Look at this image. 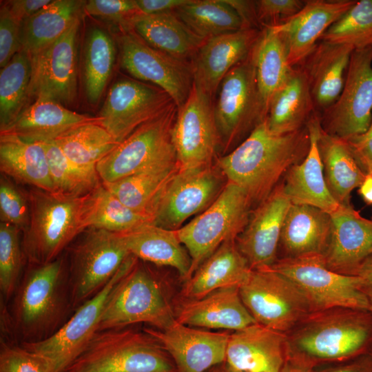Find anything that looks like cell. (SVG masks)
<instances>
[{
	"label": "cell",
	"instance_id": "6da1fadb",
	"mask_svg": "<svg viewBox=\"0 0 372 372\" xmlns=\"http://www.w3.org/2000/svg\"><path fill=\"white\" fill-rule=\"evenodd\" d=\"M310 145L307 125L285 134L272 133L265 118L216 166L227 180L244 190L252 204L265 200L281 177L307 156Z\"/></svg>",
	"mask_w": 372,
	"mask_h": 372
},
{
	"label": "cell",
	"instance_id": "7a4b0ae2",
	"mask_svg": "<svg viewBox=\"0 0 372 372\" xmlns=\"http://www.w3.org/2000/svg\"><path fill=\"white\" fill-rule=\"evenodd\" d=\"M287 338L288 353L313 365L372 351V311L336 308L312 313ZM301 323V322H300Z\"/></svg>",
	"mask_w": 372,
	"mask_h": 372
},
{
	"label": "cell",
	"instance_id": "3957f363",
	"mask_svg": "<svg viewBox=\"0 0 372 372\" xmlns=\"http://www.w3.org/2000/svg\"><path fill=\"white\" fill-rule=\"evenodd\" d=\"M85 196L34 187L30 190V219L21 242L24 256L32 265L54 260L85 230L82 219Z\"/></svg>",
	"mask_w": 372,
	"mask_h": 372
},
{
	"label": "cell",
	"instance_id": "277c9868",
	"mask_svg": "<svg viewBox=\"0 0 372 372\" xmlns=\"http://www.w3.org/2000/svg\"><path fill=\"white\" fill-rule=\"evenodd\" d=\"M63 372H174V367L147 333L117 328L97 331Z\"/></svg>",
	"mask_w": 372,
	"mask_h": 372
},
{
	"label": "cell",
	"instance_id": "5b68a950",
	"mask_svg": "<svg viewBox=\"0 0 372 372\" xmlns=\"http://www.w3.org/2000/svg\"><path fill=\"white\" fill-rule=\"evenodd\" d=\"M32 266L18 288L14 306L17 327L27 342L43 340L56 331L67 305L68 276L63 258Z\"/></svg>",
	"mask_w": 372,
	"mask_h": 372
},
{
	"label": "cell",
	"instance_id": "8992f818",
	"mask_svg": "<svg viewBox=\"0 0 372 372\" xmlns=\"http://www.w3.org/2000/svg\"><path fill=\"white\" fill-rule=\"evenodd\" d=\"M252 205L242 189L227 181L209 207L176 230L191 258L187 279L222 244L236 240L249 221Z\"/></svg>",
	"mask_w": 372,
	"mask_h": 372
},
{
	"label": "cell",
	"instance_id": "52a82bcc",
	"mask_svg": "<svg viewBox=\"0 0 372 372\" xmlns=\"http://www.w3.org/2000/svg\"><path fill=\"white\" fill-rule=\"evenodd\" d=\"M270 267L300 290L313 313L336 308L371 311L362 279L330 269L323 255L285 257Z\"/></svg>",
	"mask_w": 372,
	"mask_h": 372
},
{
	"label": "cell",
	"instance_id": "ba28073f",
	"mask_svg": "<svg viewBox=\"0 0 372 372\" xmlns=\"http://www.w3.org/2000/svg\"><path fill=\"white\" fill-rule=\"evenodd\" d=\"M137 260L111 293L99 331L140 322L163 330L176 320L160 282Z\"/></svg>",
	"mask_w": 372,
	"mask_h": 372
},
{
	"label": "cell",
	"instance_id": "9c48e42d",
	"mask_svg": "<svg viewBox=\"0 0 372 372\" xmlns=\"http://www.w3.org/2000/svg\"><path fill=\"white\" fill-rule=\"evenodd\" d=\"M216 94L214 114L220 148L226 154L266 118L258 89L252 52L229 71Z\"/></svg>",
	"mask_w": 372,
	"mask_h": 372
},
{
	"label": "cell",
	"instance_id": "30bf717a",
	"mask_svg": "<svg viewBox=\"0 0 372 372\" xmlns=\"http://www.w3.org/2000/svg\"><path fill=\"white\" fill-rule=\"evenodd\" d=\"M130 255L119 233L96 228L82 232L70 254L68 276L73 305L100 291Z\"/></svg>",
	"mask_w": 372,
	"mask_h": 372
},
{
	"label": "cell",
	"instance_id": "8fae6325",
	"mask_svg": "<svg viewBox=\"0 0 372 372\" xmlns=\"http://www.w3.org/2000/svg\"><path fill=\"white\" fill-rule=\"evenodd\" d=\"M239 292L257 323L284 333L313 313L300 290L271 267L252 269Z\"/></svg>",
	"mask_w": 372,
	"mask_h": 372
},
{
	"label": "cell",
	"instance_id": "7c38bea8",
	"mask_svg": "<svg viewBox=\"0 0 372 372\" xmlns=\"http://www.w3.org/2000/svg\"><path fill=\"white\" fill-rule=\"evenodd\" d=\"M178 107L173 104L144 123L96 165L103 183H112L155 164L177 161L172 128Z\"/></svg>",
	"mask_w": 372,
	"mask_h": 372
},
{
	"label": "cell",
	"instance_id": "4fadbf2b",
	"mask_svg": "<svg viewBox=\"0 0 372 372\" xmlns=\"http://www.w3.org/2000/svg\"><path fill=\"white\" fill-rule=\"evenodd\" d=\"M136 260L130 255L108 282L81 304L70 318L53 334L41 340L24 342L23 347L45 357L57 372H63L99 331L101 319L111 293Z\"/></svg>",
	"mask_w": 372,
	"mask_h": 372
},
{
	"label": "cell",
	"instance_id": "5bb4252c",
	"mask_svg": "<svg viewBox=\"0 0 372 372\" xmlns=\"http://www.w3.org/2000/svg\"><path fill=\"white\" fill-rule=\"evenodd\" d=\"M320 121L325 132L343 139L367 130L372 121V46L353 51L342 92Z\"/></svg>",
	"mask_w": 372,
	"mask_h": 372
},
{
	"label": "cell",
	"instance_id": "9a60e30c",
	"mask_svg": "<svg viewBox=\"0 0 372 372\" xmlns=\"http://www.w3.org/2000/svg\"><path fill=\"white\" fill-rule=\"evenodd\" d=\"M121 30L117 40L123 68L135 79L160 87L177 107L181 106L193 85L192 63L152 47L131 29Z\"/></svg>",
	"mask_w": 372,
	"mask_h": 372
},
{
	"label": "cell",
	"instance_id": "2e32d148",
	"mask_svg": "<svg viewBox=\"0 0 372 372\" xmlns=\"http://www.w3.org/2000/svg\"><path fill=\"white\" fill-rule=\"evenodd\" d=\"M216 166L180 168L154 209V225L177 230L192 216L203 212L219 196L227 182Z\"/></svg>",
	"mask_w": 372,
	"mask_h": 372
},
{
	"label": "cell",
	"instance_id": "e0dca14e",
	"mask_svg": "<svg viewBox=\"0 0 372 372\" xmlns=\"http://www.w3.org/2000/svg\"><path fill=\"white\" fill-rule=\"evenodd\" d=\"M80 19L54 42L30 56L28 99L50 100L68 107L77 98Z\"/></svg>",
	"mask_w": 372,
	"mask_h": 372
},
{
	"label": "cell",
	"instance_id": "ac0fdd59",
	"mask_svg": "<svg viewBox=\"0 0 372 372\" xmlns=\"http://www.w3.org/2000/svg\"><path fill=\"white\" fill-rule=\"evenodd\" d=\"M172 142L180 168L213 165L220 147L214 99L194 83L187 99L177 109Z\"/></svg>",
	"mask_w": 372,
	"mask_h": 372
},
{
	"label": "cell",
	"instance_id": "d6986e66",
	"mask_svg": "<svg viewBox=\"0 0 372 372\" xmlns=\"http://www.w3.org/2000/svg\"><path fill=\"white\" fill-rule=\"evenodd\" d=\"M173 104L168 94L156 85L121 79L110 87L97 116L100 125L121 143L141 125L158 116Z\"/></svg>",
	"mask_w": 372,
	"mask_h": 372
},
{
	"label": "cell",
	"instance_id": "ffe728a7",
	"mask_svg": "<svg viewBox=\"0 0 372 372\" xmlns=\"http://www.w3.org/2000/svg\"><path fill=\"white\" fill-rule=\"evenodd\" d=\"M144 331L172 358L177 372H206L225 361L227 332L194 329L176 320L165 329Z\"/></svg>",
	"mask_w": 372,
	"mask_h": 372
},
{
	"label": "cell",
	"instance_id": "44dd1931",
	"mask_svg": "<svg viewBox=\"0 0 372 372\" xmlns=\"http://www.w3.org/2000/svg\"><path fill=\"white\" fill-rule=\"evenodd\" d=\"M291 205L281 183L251 213L236 243L251 269L270 267L276 262L283 223Z\"/></svg>",
	"mask_w": 372,
	"mask_h": 372
},
{
	"label": "cell",
	"instance_id": "7402d4cb",
	"mask_svg": "<svg viewBox=\"0 0 372 372\" xmlns=\"http://www.w3.org/2000/svg\"><path fill=\"white\" fill-rule=\"evenodd\" d=\"M260 33L243 28L206 40L192 61L194 83L214 99L229 71L250 55Z\"/></svg>",
	"mask_w": 372,
	"mask_h": 372
},
{
	"label": "cell",
	"instance_id": "603a6c76",
	"mask_svg": "<svg viewBox=\"0 0 372 372\" xmlns=\"http://www.w3.org/2000/svg\"><path fill=\"white\" fill-rule=\"evenodd\" d=\"M356 2L354 0L305 1L300 11L285 23L272 26L281 37L291 68L300 65L327 29Z\"/></svg>",
	"mask_w": 372,
	"mask_h": 372
},
{
	"label": "cell",
	"instance_id": "cb8c5ba5",
	"mask_svg": "<svg viewBox=\"0 0 372 372\" xmlns=\"http://www.w3.org/2000/svg\"><path fill=\"white\" fill-rule=\"evenodd\" d=\"M287 356L285 333L255 323L229 335L225 362L235 372H281Z\"/></svg>",
	"mask_w": 372,
	"mask_h": 372
},
{
	"label": "cell",
	"instance_id": "d4e9b609",
	"mask_svg": "<svg viewBox=\"0 0 372 372\" xmlns=\"http://www.w3.org/2000/svg\"><path fill=\"white\" fill-rule=\"evenodd\" d=\"M328 247L323 255L330 269L355 276L362 262L372 256V219L363 217L351 205L333 213Z\"/></svg>",
	"mask_w": 372,
	"mask_h": 372
},
{
	"label": "cell",
	"instance_id": "484cf974",
	"mask_svg": "<svg viewBox=\"0 0 372 372\" xmlns=\"http://www.w3.org/2000/svg\"><path fill=\"white\" fill-rule=\"evenodd\" d=\"M307 125L310 138L308 153L287 172L282 183L283 191L291 204L313 206L331 214L340 205L330 193L324 175L318 148L320 116L315 113Z\"/></svg>",
	"mask_w": 372,
	"mask_h": 372
},
{
	"label": "cell",
	"instance_id": "4316f807",
	"mask_svg": "<svg viewBox=\"0 0 372 372\" xmlns=\"http://www.w3.org/2000/svg\"><path fill=\"white\" fill-rule=\"evenodd\" d=\"M101 123L98 116L80 114L50 100L29 104L0 134L11 135L31 143L52 141L80 125Z\"/></svg>",
	"mask_w": 372,
	"mask_h": 372
},
{
	"label": "cell",
	"instance_id": "83f0119b",
	"mask_svg": "<svg viewBox=\"0 0 372 372\" xmlns=\"http://www.w3.org/2000/svg\"><path fill=\"white\" fill-rule=\"evenodd\" d=\"M176 320L189 327L234 331L257 323L242 302L238 287L188 299L179 308Z\"/></svg>",
	"mask_w": 372,
	"mask_h": 372
},
{
	"label": "cell",
	"instance_id": "f1b7e54d",
	"mask_svg": "<svg viewBox=\"0 0 372 372\" xmlns=\"http://www.w3.org/2000/svg\"><path fill=\"white\" fill-rule=\"evenodd\" d=\"M354 49L320 41L300 66L307 77L316 109L324 110L339 97Z\"/></svg>",
	"mask_w": 372,
	"mask_h": 372
},
{
	"label": "cell",
	"instance_id": "f546056e",
	"mask_svg": "<svg viewBox=\"0 0 372 372\" xmlns=\"http://www.w3.org/2000/svg\"><path fill=\"white\" fill-rule=\"evenodd\" d=\"M251 270L236 240L227 241L185 280L182 293L187 299H198L218 289L239 288Z\"/></svg>",
	"mask_w": 372,
	"mask_h": 372
},
{
	"label": "cell",
	"instance_id": "4dcf8cb0",
	"mask_svg": "<svg viewBox=\"0 0 372 372\" xmlns=\"http://www.w3.org/2000/svg\"><path fill=\"white\" fill-rule=\"evenodd\" d=\"M127 29L147 43L178 59L191 62L205 40L196 35L172 12L134 17Z\"/></svg>",
	"mask_w": 372,
	"mask_h": 372
},
{
	"label": "cell",
	"instance_id": "1f68e13d",
	"mask_svg": "<svg viewBox=\"0 0 372 372\" xmlns=\"http://www.w3.org/2000/svg\"><path fill=\"white\" fill-rule=\"evenodd\" d=\"M331 232L330 214L313 206L291 204L283 223L280 243L287 257L324 255Z\"/></svg>",
	"mask_w": 372,
	"mask_h": 372
},
{
	"label": "cell",
	"instance_id": "d6a6232c",
	"mask_svg": "<svg viewBox=\"0 0 372 372\" xmlns=\"http://www.w3.org/2000/svg\"><path fill=\"white\" fill-rule=\"evenodd\" d=\"M119 234L131 255L156 265L171 267L185 280L187 278L191 258L176 230L149 223Z\"/></svg>",
	"mask_w": 372,
	"mask_h": 372
},
{
	"label": "cell",
	"instance_id": "836d02e7",
	"mask_svg": "<svg viewBox=\"0 0 372 372\" xmlns=\"http://www.w3.org/2000/svg\"><path fill=\"white\" fill-rule=\"evenodd\" d=\"M316 113L305 72L291 68L284 85L272 99L265 118L269 130L285 134L299 130Z\"/></svg>",
	"mask_w": 372,
	"mask_h": 372
},
{
	"label": "cell",
	"instance_id": "e575fe53",
	"mask_svg": "<svg viewBox=\"0 0 372 372\" xmlns=\"http://www.w3.org/2000/svg\"><path fill=\"white\" fill-rule=\"evenodd\" d=\"M1 174L17 183L54 192L46 152L42 143H31L0 134Z\"/></svg>",
	"mask_w": 372,
	"mask_h": 372
},
{
	"label": "cell",
	"instance_id": "d590c367",
	"mask_svg": "<svg viewBox=\"0 0 372 372\" xmlns=\"http://www.w3.org/2000/svg\"><path fill=\"white\" fill-rule=\"evenodd\" d=\"M318 148L330 193L340 205H351V193L358 188L366 174L358 165L347 141L329 134L322 127Z\"/></svg>",
	"mask_w": 372,
	"mask_h": 372
},
{
	"label": "cell",
	"instance_id": "8d00e7d4",
	"mask_svg": "<svg viewBox=\"0 0 372 372\" xmlns=\"http://www.w3.org/2000/svg\"><path fill=\"white\" fill-rule=\"evenodd\" d=\"M85 1L52 0L39 12L21 23L22 50L30 56L44 49L79 19Z\"/></svg>",
	"mask_w": 372,
	"mask_h": 372
},
{
	"label": "cell",
	"instance_id": "74e56055",
	"mask_svg": "<svg viewBox=\"0 0 372 372\" xmlns=\"http://www.w3.org/2000/svg\"><path fill=\"white\" fill-rule=\"evenodd\" d=\"M179 169L177 161L161 163L121 180L102 183L123 204L152 216L157 201Z\"/></svg>",
	"mask_w": 372,
	"mask_h": 372
},
{
	"label": "cell",
	"instance_id": "f35d334b",
	"mask_svg": "<svg viewBox=\"0 0 372 372\" xmlns=\"http://www.w3.org/2000/svg\"><path fill=\"white\" fill-rule=\"evenodd\" d=\"M252 55L258 89L267 117L272 99L285 83L291 70L285 44L274 27L261 30Z\"/></svg>",
	"mask_w": 372,
	"mask_h": 372
},
{
	"label": "cell",
	"instance_id": "ab89813d",
	"mask_svg": "<svg viewBox=\"0 0 372 372\" xmlns=\"http://www.w3.org/2000/svg\"><path fill=\"white\" fill-rule=\"evenodd\" d=\"M82 219L85 229L96 228L114 233H124L154 223L152 216L123 204L103 183L85 195Z\"/></svg>",
	"mask_w": 372,
	"mask_h": 372
},
{
	"label": "cell",
	"instance_id": "60d3db41",
	"mask_svg": "<svg viewBox=\"0 0 372 372\" xmlns=\"http://www.w3.org/2000/svg\"><path fill=\"white\" fill-rule=\"evenodd\" d=\"M116 48L109 33L92 28L85 37L83 50V83L90 104L99 101L113 71Z\"/></svg>",
	"mask_w": 372,
	"mask_h": 372
},
{
	"label": "cell",
	"instance_id": "b9f144b4",
	"mask_svg": "<svg viewBox=\"0 0 372 372\" xmlns=\"http://www.w3.org/2000/svg\"><path fill=\"white\" fill-rule=\"evenodd\" d=\"M174 12L205 41L244 28L240 16L226 0H189Z\"/></svg>",
	"mask_w": 372,
	"mask_h": 372
},
{
	"label": "cell",
	"instance_id": "7bdbcfd3",
	"mask_svg": "<svg viewBox=\"0 0 372 372\" xmlns=\"http://www.w3.org/2000/svg\"><path fill=\"white\" fill-rule=\"evenodd\" d=\"M52 142L71 161L89 168H96L97 163L120 144L99 123L80 125Z\"/></svg>",
	"mask_w": 372,
	"mask_h": 372
},
{
	"label": "cell",
	"instance_id": "ee69618b",
	"mask_svg": "<svg viewBox=\"0 0 372 372\" xmlns=\"http://www.w3.org/2000/svg\"><path fill=\"white\" fill-rule=\"evenodd\" d=\"M30 56L23 50L0 72V130L9 125L29 105Z\"/></svg>",
	"mask_w": 372,
	"mask_h": 372
},
{
	"label": "cell",
	"instance_id": "f6af8a7d",
	"mask_svg": "<svg viewBox=\"0 0 372 372\" xmlns=\"http://www.w3.org/2000/svg\"><path fill=\"white\" fill-rule=\"evenodd\" d=\"M42 143L48 161L54 192L83 196L102 183L96 168L83 167L71 161L52 141Z\"/></svg>",
	"mask_w": 372,
	"mask_h": 372
},
{
	"label": "cell",
	"instance_id": "bcb514c9",
	"mask_svg": "<svg viewBox=\"0 0 372 372\" xmlns=\"http://www.w3.org/2000/svg\"><path fill=\"white\" fill-rule=\"evenodd\" d=\"M320 40L350 45L354 50L372 46V0L356 1Z\"/></svg>",
	"mask_w": 372,
	"mask_h": 372
},
{
	"label": "cell",
	"instance_id": "7dc6e473",
	"mask_svg": "<svg viewBox=\"0 0 372 372\" xmlns=\"http://www.w3.org/2000/svg\"><path fill=\"white\" fill-rule=\"evenodd\" d=\"M20 231L14 225L0 223V289L6 298L17 287L25 258Z\"/></svg>",
	"mask_w": 372,
	"mask_h": 372
},
{
	"label": "cell",
	"instance_id": "c3c4849f",
	"mask_svg": "<svg viewBox=\"0 0 372 372\" xmlns=\"http://www.w3.org/2000/svg\"><path fill=\"white\" fill-rule=\"evenodd\" d=\"M30 206L28 194L25 195L10 178H0V220L23 231L29 223Z\"/></svg>",
	"mask_w": 372,
	"mask_h": 372
},
{
	"label": "cell",
	"instance_id": "681fc988",
	"mask_svg": "<svg viewBox=\"0 0 372 372\" xmlns=\"http://www.w3.org/2000/svg\"><path fill=\"white\" fill-rule=\"evenodd\" d=\"M0 372H57L45 357L25 348L3 344L0 351Z\"/></svg>",
	"mask_w": 372,
	"mask_h": 372
},
{
	"label": "cell",
	"instance_id": "f907efd6",
	"mask_svg": "<svg viewBox=\"0 0 372 372\" xmlns=\"http://www.w3.org/2000/svg\"><path fill=\"white\" fill-rule=\"evenodd\" d=\"M90 15L118 23L127 29L131 19L141 14L136 0H90L83 7Z\"/></svg>",
	"mask_w": 372,
	"mask_h": 372
},
{
	"label": "cell",
	"instance_id": "816d5d0a",
	"mask_svg": "<svg viewBox=\"0 0 372 372\" xmlns=\"http://www.w3.org/2000/svg\"><path fill=\"white\" fill-rule=\"evenodd\" d=\"M254 3L258 23L265 28L285 23L302 10L305 1L259 0Z\"/></svg>",
	"mask_w": 372,
	"mask_h": 372
},
{
	"label": "cell",
	"instance_id": "f5cc1de1",
	"mask_svg": "<svg viewBox=\"0 0 372 372\" xmlns=\"http://www.w3.org/2000/svg\"><path fill=\"white\" fill-rule=\"evenodd\" d=\"M21 23L3 4L0 10V67L3 68L22 50Z\"/></svg>",
	"mask_w": 372,
	"mask_h": 372
},
{
	"label": "cell",
	"instance_id": "db71d44e",
	"mask_svg": "<svg viewBox=\"0 0 372 372\" xmlns=\"http://www.w3.org/2000/svg\"><path fill=\"white\" fill-rule=\"evenodd\" d=\"M344 140L362 170L372 175V121L366 132Z\"/></svg>",
	"mask_w": 372,
	"mask_h": 372
},
{
	"label": "cell",
	"instance_id": "11a10c76",
	"mask_svg": "<svg viewBox=\"0 0 372 372\" xmlns=\"http://www.w3.org/2000/svg\"><path fill=\"white\" fill-rule=\"evenodd\" d=\"M52 1V0H12L6 1L3 5L14 18L22 23Z\"/></svg>",
	"mask_w": 372,
	"mask_h": 372
},
{
	"label": "cell",
	"instance_id": "9f6ffc18",
	"mask_svg": "<svg viewBox=\"0 0 372 372\" xmlns=\"http://www.w3.org/2000/svg\"><path fill=\"white\" fill-rule=\"evenodd\" d=\"M314 372H372V352Z\"/></svg>",
	"mask_w": 372,
	"mask_h": 372
},
{
	"label": "cell",
	"instance_id": "6f0895ef",
	"mask_svg": "<svg viewBox=\"0 0 372 372\" xmlns=\"http://www.w3.org/2000/svg\"><path fill=\"white\" fill-rule=\"evenodd\" d=\"M189 1V0H136L137 7L143 14L172 12Z\"/></svg>",
	"mask_w": 372,
	"mask_h": 372
},
{
	"label": "cell",
	"instance_id": "680465c9",
	"mask_svg": "<svg viewBox=\"0 0 372 372\" xmlns=\"http://www.w3.org/2000/svg\"><path fill=\"white\" fill-rule=\"evenodd\" d=\"M314 365L305 359L288 353L281 372H314Z\"/></svg>",
	"mask_w": 372,
	"mask_h": 372
},
{
	"label": "cell",
	"instance_id": "91938a15",
	"mask_svg": "<svg viewBox=\"0 0 372 372\" xmlns=\"http://www.w3.org/2000/svg\"><path fill=\"white\" fill-rule=\"evenodd\" d=\"M355 276H358L362 279L364 287H372V256L362 262Z\"/></svg>",
	"mask_w": 372,
	"mask_h": 372
},
{
	"label": "cell",
	"instance_id": "94428289",
	"mask_svg": "<svg viewBox=\"0 0 372 372\" xmlns=\"http://www.w3.org/2000/svg\"><path fill=\"white\" fill-rule=\"evenodd\" d=\"M358 193L367 205H372V175H365L358 188Z\"/></svg>",
	"mask_w": 372,
	"mask_h": 372
},
{
	"label": "cell",
	"instance_id": "6125c7cd",
	"mask_svg": "<svg viewBox=\"0 0 372 372\" xmlns=\"http://www.w3.org/2000/svg\"><path fill=\"white\" fill-rule=\"evenodd\" d=\"M206 372H235L231 368H229L227 364L224 362L221 364L216 365Z\"/></svg>",
	"mask_w": 372,
	"mask_h": 372
},
{
	"label": "cell",
	"instance_id": "be15d7a7",
	"mask_svg": "<svg viewBox=\"0 0 372 372\" xmlns=\"http://www.w3.org/2000/svg\"><path fill=\"white\" fill-rule=\"evenodd\" d=\"M364 290L368 296L370 305H371V311H372V287H364Z\"/></svg>",
	"mask_w": 372,
	"mask_h": 372
},
{
	"label": "cell",
	"instance_id": "e7e4bbea",
	"mask_svg": "<svg viewBox=\"0 0 372 372\" xmlns=\"http://www.w3.org/2000/svg\"><path fill=\"white\" fill-rule=\"evenodd\" d=\"M372 352V351H371Z\"/></svg>",
	"mask_w": 372,
	"mask_h": 372
}]
</instances>
